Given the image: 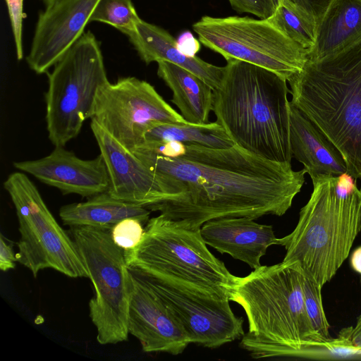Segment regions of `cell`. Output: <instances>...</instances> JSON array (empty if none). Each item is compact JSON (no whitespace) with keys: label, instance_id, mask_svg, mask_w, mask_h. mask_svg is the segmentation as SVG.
Returning a JSON list of instances; mask_svg holds the SVG:
<instances>
[{"label":"cell","instance_id":"obj_1","mask_svg":"<svg viewBox=\"0 0 361 361\" xmlns=\"http://www.w3.org/2000/svg\"><path fill=\"white\" fill-rule=\"evenodd\" d=\"M133 152L160 176L171 195L146 208L191 228L225 217L281 216L300 192L306 173L304 168L294 171L290 162L267 159L237 145L189 144L176 157Z\"/></svg>","mask_w":361,"mask_h":361},{"label":"cell","instance_id":"obj_2","mask_svg":"<svg viewBox=\"0 0 361 361\" xmlns=\"http://www.w3.org/2000/svg\"><path fill=\"white\" fill-rule=\"evenodd\" d=\"M229 300L247 315L248 331L240 345L255 359L297 357L303 345L324 341L307 315L297 262L262 265L245 276H235Z\"/></svg>","mask_w":361,"mask_h":361},{"label":"cell","instance_id":"obj_3","mask_svg":"<svg viewBox=\"0 0 361 361\" xmlns=\"http://www.w3.org/2000/svg\"><path fill=\"white\" fill-rule=\"evenodd\" d=\"M290 90L287 81L264 68L227 61L214 90L216 121L235 145L275 161L290 162Z\"/></svg>","mask_w":361,"mask_h":361},{"label":"cell","instance_id":"obj_4","mask_svg":"<svg viewBox=\"0 0 361 361\" xmlns=\"http://www.w3.org/2000/svg\"><path fill=\"white\" fill-rule=\"evenodd\" d=\"M288 82L291 104L336 147L346 173L361 180V37L323 58L307 59Z\"/></svg>","mask_w":361,"mask_h":361},{"label":"cell","instance_id":"obj_5","mask_svg":"<svg viewBox=\"0 0 361 361\" xmlns=\"http://www.w3.org/2000/svg\"><path fill=\"white\" fill-rule=\"evenodd\" d=\"M312 180L313 191L295 228L276 245L286 250L282 262L298 263L323 286L348 257L361 231V190L347 173Z\"/></svg>","mask_w":361,"mask_h":361},{"label":"cell","instance_id":"obj_6","mask_svg":"<svg viewBox=\"0 0 361 361\" xmlns=\"http://www.w3.org/2000/svg\"><path fill=\"white\" fill-rule=\"evenodd\" d=\"M125 256L128 267L141 273L229 300L235 276L208 250L200 228L160 214L149 219L141 242Z\"/></svg>","mask_w":361,"mask_h":361},{"label":"cell","instance_id":"obj_7","mask_svg":"<svg viewBox=\"0 0 361 361\" xmlns=\"http://www.w3.org/2000/svg\"><path fill=\"white\" fill-rule=\"evenodd\" d=\"M45 93L49 140L64 147L91 118L99 90L109 81L100 44L88 31L56 63Z\"/></svg>","mask_w":361,"mask_h":361},{"label":"cell","instance_id":"obj_8","mask_svg":"<svg viewBox=\"0 0 361 361\" xmlns=\"http://www.w3.org/2000/svg\"><path fill=\"white\" fill-rule=\"evenodd\" d=\"M70 228L94 288L89 315L97 330V341L102 345L126 341L130 281L125 251L114 243L111 228Z\"/></svg>","mask_w":361,"mask_h":361},{"label":"cell","instance_id":"obj_9","mask_svg":"<svg viewBox=\"0 0 361 361\" xmlns=\"http://www.w3.org/2000/svg\"><path fill=\"white\" fill-rule=\"evenodd\" d=\"M16 209L20 240L17 262L34 277L44 269L71 278H88V274L71 235L49 211L36 185L25 173H11L4 182Z\"/></svg>","mask_w":361,"mask_h":361},{"label":"cell","instance_id":"obj_10","mask_svg":"<svg viewBox=\"0 0 361 361\" xmlns=\"http://www.w3.org/2000/svg\"><path fill=\"white\" fill-rule=\"evenodd\" d=\"M199 41L226 61L268 69L287 82L303 68L308 50L267 19L203 16L192 25Z\"/></svg>","mask_w":361,"mask_h":361},{"label":"cell","instance_id":"obj_11","mask_svg":"<svg viewBox=\"0 0 361 361\" xmlns=\"http://www.w3.org/2000/svg\"><path fill=\"white\" fill-rule=\"evenodd\" d=\"M91 120L131 152L154 123H190L150 83L135 77L121 78L101 87Z\"/></svg>","mask_w":361,"mask_h":361},{"label":"cell","instance_id":"obj_12","mask_svg":"<svg viewBox=\"0 0 361 361\" xmlns=\"http://www.w3.org/2000/svg\"><path fill=\"white\" fill-rule=\"evenodd\" d=\"M133 270L172 313L190 343L216 348L245 334L243 319L234 314L228 299L217 298L177 281Z\"/></svg>","mask_w":361,"mask_h":361},{"label":"cell","instance_id":"obj_13","mask_svg":"<svg viewBox=\"0 0 361 361\" xmlns=\"http://www.w3.org/2000/svg\"><path fill=\"white\" fill-rule=\"evenodd\" d=\"M100 0H50L38 17L26 61L37 74L49 68L85 33Z\"/></svg>","mask_w":361,"mask_h":361},{"label":"cell","instance_id":"obj_14","mask_svg":"<svg viewBox=\"0 0 361 361\" xmlns=\"http://www.w3.org/2000/svg\"><path fill=\"white\" fill-rule=\"evenodd\" d=\"M90 127L108 169L111 196L145 207L170 199L169 190L157 173L94 120Z\"/></svg>","mask_w":361,"mask_h":361},{"label":"cell","instance_id":"obj_15","mask_svg":"<svg viewBox=\"0 0 361 361\" xmlns=\"http://www.w3.org/2000/svg\"><path fill=\"white\" fill-rule=\"evenodd\" d=\"M130 296L128 329L145 353H182L190 341L158 295L128 267Z\"/></svg>","mask_w":361,"mask_h":361},{"label":"cell","instance_id":"obj_16","mask_svg":"<svg viewBox=\"0 0 361 361\" xmlns=\"http://www.w3.org/2000/svg\"><path fill=\"white\" fill-rule=\"evenodd\" d=\"M13 166L63 195L90 197L107 192L110 185L108 169L100 154L92 159H82L63 146H55L42 158L16 161Z\"/></svg>","mask_w":361,"mask_h":361},{"label":"cell","instance_id":"obj_17","mask_svg":"<svg viewBox=\"0 0 361 361\" xmlns=\"http://www.w3.org/2000/svg\"><path fill=\"white\" fill-rule=\"evenodd\" d=\"M248 217H225L209 220L200 228L204 243L221 254L256 269L268 247L276 245L273 227Z\"/></svg>","mask_w":361,"mask_h":361},{"label":"cell","instance_id":"obj_18","mask_svg":"<svg viewBox=\"0 0 361 361\" xmlns=\"http://www.w3.org/2000/svg\"><path fill=\"white\" fill-rule=\"evenodd\" d=\"M146 63L169 61L192 72L213 90L221 86L224 66L209 63L197 56H188L178 49L177 39L163 28L140 20L133 30L125 33Z\"/></svg>","mask_w":361,"mask_h":361},{"label":"cell","instance_id":"obj_19","mask_svg":"<svg viewBox=\"0 0 361 361\" xmlns=\"http://www.w3.org/2000/svg\"><path fill=\"white\" fill-rule=\"evenodd\" d=\"M292 157L304 166L311 179L322 175L338 176L347 172L341 152L305 115L289 102Z\"/></svg>","mask_w":361,"mask_h":361},{"label":"cell","instance_id":"obj_20","mask_svg":"<svg viewBox=\"0 0 361 361\" xmlns=\"http://www.w3.org/2000/svg\"><path fill=\"white\" fill-rule=\"evenodd\" d=\"M157 75L171 90V102L190 123H209L213 109L214 90L200 78L173 63L157 62Z\"/></svg>","mask_w":361,"mask_h":361},{"label":"cell","instance_id":"obj_21","mask_svg":"<svg viewBox=\"0 0 361 361\" xmlns=\"http://www.w3.org/2000/svg\"><path fill=\"white\" fill-rule=\"evenodd\" d=\"M361 37V0H332L317 23L309 59L333 54Z\"/></svg>","mask_w":361,"mask_h":361},{"label":"cell","instance_id":"obj_22","mask_svg":"<svg viewBox=\"0 0 361 361\" xmlns=\"http://www.w3.org/2000/svg\"><path fill=\"white\" fill-rule=\"evenodd\" d=\"M149 215L150 210L145 207L117 200L108 192L91 196L83 202L65 204L59 210L63 225L70 227L111 228L128 217L136 218L146 225Z\"/></svg>","mask_w":361,"mask_h":361},{"label":"cell","instance_id":"obj_23","mask_svg":"<svg viewBox=\"0 0 361 361\" xmlns=\"http://www.w3.org/2000/svg\"><path fill=\"white\" fill-rule=\"evenodd\" d=\"M170 141H177L185 145L196 144L216 149L230 148L235 145L224 128L217 122L201 125L154 123L145 132L141 144Z\"/></svg>","mask_w":361,"mask_h":361},{"label":"cell","instance_id":"obj_24","mask_svg":"<svg viewBox=\"0 0 361 361\" xmlns=\"http://www.w3.org/2000/svg\"><path fill=\"white\" fill-rule=\"evenodd\" d=\"M288 37L308 51L315 43L317 22L290 0H276L275 10L267 18Z\"/></svg>","mask_w":361,"mask_h":361},{"label":"cell","instance_id":"obj_25","mask_svg":"<svg viewBox=\"0 0 361 361\" xmlns=\"http://www.w3.org/2000/svg\"><path fill=\"white\" fill-rule=\"evenodd\" d=\"M141 20L131 0H100L90 22L110 25L125 34Z\"/></svg>","mask_w":361,"mask_h":361},{"label":"cell","instance_id":"obj_26","mask_svg":"<svg viewBox=\"0 0 361 361\" xmlns=\"http://www.w3.org/2000/svg\"><path fill=\"white\" fill-rule=\"evenodd\" d=\"M302 272L303 297L307 315L316 332L324 341H328L331 337L323 307L322 286L302 269Z\"/></svg>","mask_w":361,"mask_h":361},{"label":"cell","instance_id":"obj_27","mask_svg":"<svg viewBox=\"0 0 361 361\" xmlns=\"http://www.w3.org/2000/svg\"><path fill=\"white\" fill-rule=\"evenodd\" d=\"M143 226L142 222L136 218L123 219L111 228V238L125 252L131 250L140 244L143 238Z\"/></svg>","mask_w":361,"mask_h":361},{"label":"cell","instance_id":"obj_28","mask_svg":"<svg viewBox=\"0 0 361 361\" xmlns=\"http://www.w3.org/2000/svg\"><path fill=\"white\" fill-rule=\"evenodd\" d=\"M12 28L17 59L23 58V22L25 18L23 0H5Z\"/></svg>","mask_w":361,"mask_h":361},{"label":"cell","instance_id":"obj_29","mask_svg":"<svg viewBox=\"0 0 361 361\" xmlns=\"http://www.w3.org/2000/svg\"><path fill=\"white\" fill-rule=\"evenodd\" d=\"M239 13H249L261 19L269 18L274 13L276 0H228Z\"/></svg>","mask_w":361,"mask_h":361},{"label":"cell","instance_id":"obj_30","mask_svg":"<svg viewBox=\"0 0 361 361\" xmlns=\"http://www.w3.org/2000/svg\"><path fill=\"white\" fill-rule=\"evenodd\" d=\"M302 8L317 20L322 18L332 0H290Z\"/></svg>","mask_w":361,"mask_h":361},{"label":"cell","instance_id":"obj_31","mask_svg":"<svg viewBox=\"0 0 361 361\" xmlns=\"http://www.w3.org/2000/svg\"><path fill=\"white\" fill-rule=\"evenodd\" d=\"M17 262L12 246L8 244L3 234L0 235V269L7 271L16 267Z\"/></svg>","mask_w":361,"mask_h":361},{"label":"cell","instance_id":"obj_32","mask_svg":"<svg viewBox=\"0 0 361 361\" xmlns=\"http://www.w3.org/2000/svg\"><path fill=\"white\" fill-rule=\"evenodd\" d=\"M180 51L188 56H195L200 49V44L190 32H185L177 39Z\"/></svg>","mask_w":361,"mask_h":361},{"label":"cell","instance_id":"obj_33","mask_svg":"<svg viewBox=\"0 0 361 361\" xmlns=\"http://www.w3.org/2000/svg\"><path fill=\"white\" fill-rule=\"evenodd\" d=\"M350 265L354 271L361 275V246L353 252L350 256Z\"/></svg>","mask_w":361,"mask_h":361},{"label":"cell","instance_id":"obj_34","mask_svg":"<svg viewBox=\"0 0 361 361\" xmlns=\"http://www.w3.org/2000/svg\"><path fill=\"white\" fill-rule=\"evenodd\" d=\"M351 338L355 345L361 348V314L357 318L355 326L353 327Z\"/></svg>","mask_w":361,"mask_h":361},{"label":"cell","instance_id":"obj_35","mask_svg":"<svg viewBox=\"0 0 361 361\" xmlns=\"http://www.w3.org/2000/svg\"><path fill=\"white\" fill-rule=\"evenodd\" d=\"M44 1V4L47 3L48 1H49L50 0H42Z\"/></svg>","mask_w":361,"mask_h":361},{"label":"cell","instance_id":"obj_36","mask_svg":"<svg viewBox=\"0 0 361 361\" xmlns=\"http://www.w3.org/2000/svg\"><path fill=\"white\" fill-rule=\"evenodd\" d=\"M360 281H361V278H360Z\"/></svg>","mask_w":361,"mask_h":361}]
</instances>
